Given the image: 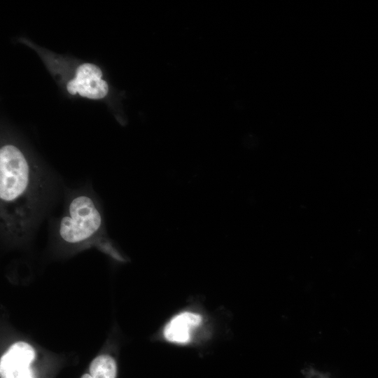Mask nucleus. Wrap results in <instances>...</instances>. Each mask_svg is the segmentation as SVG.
I'll return each mask as SVG.
<instances>
[{
	"mask_svg": "<svg viewBox=\"0 0 378 378\" xmlns=\"http://www.w3.org/2000/svg\"><path fill=\"white\" fill-rule=\"evenodd\" d=\"M302 373L304 378H332L330 373L319 370L312 365L304 368Z\"/></svg>",
	"mask_w": 378,
	"mask_h": 378,
	"instance_id": "0eeeda50",
	"label": "nucleus"
},
{
	"mask_svg": "<svg viewBox=\"0 0 378 378\" xmlns=\"http://www.w3.org/2000/svg\"><path fill=\"white\" fill-rule=\"evenodd\" d=\"M202 321V316L196 312L187 311L179 313L167 323L163 335L167 341L172 343L187 344Z\"/></svg>",
	"mask_w": 378,
	"mask_h": 378,
	"instance_id": "39448f33",
	"label": "nucleus"
},
{
	"mask_svg": "<svg viewBox=\"0 0 378 378\" xmlns=\"http://www.w3.org/2000/svg\"><path fill=\"white\" fill-rule=\"evenodd\" d=\"M102 216L94 200L79 195L69 203L59 225L60 238L68 244H79L94 237L102 228Z\"/></svg>",
	"mask_w": 378,
	"mask_h": 378,
	"instance_id": "f03ea898",
	"label": "nucleus"
},
{
	"mask_svg": "<svg viewBox=\"0 0 378 378\" xmlns=\"http://www.w3.org/2000/svg\"><path fill=\"white\" fill-rule=\"evenodd\" d=\"M116 372L114 358L110 355L102 354L93 359L89 367V374H84L81 378H115Z\"/></svg>",
	"mask_w": 378,
	"mask_h": 378,
	"instance_id": "423d86ee",
	"label": "nucleus"
},
{
	"mask_svg": "<svg viewBox=\"0 0 378 378\" xmlns=\"http://www.w3.org/2000/svg\"><path fill=\"white\" fill-rule=\"evenodd\" d=\"M102 77V70L97 65L90 63L80 64L76 69L74 78L67 83L66 89L71 94L78 93L88 99L104 98L108 92V85Z\"/></svg>",
	"mask_w": 378,
	"mask_h": 378,
	"instance_id": "20e7f679",
	"label": "nucleus"
},
{
	"mask_svg": "<svg viewBox=\"0 0 378 378\" xmlns=\"http://www.w3.org/2000/svg\"><path fill=\"white\" fill-rule=\"evenodd\" d=\"M35 357V350L29 343L13 344L1 358V378H34L31 364Z\"/></svg>",
	"mask_w": 378,
	"mask_h": 378,
	"instance_id": "7ed1b4c3",
	"label": "nucleus"
},
{
	"mask_svg": "<svg viewBox=\"0 0 378 378\" xmlns=\"http://www.w3.org/2000/svg\"><path fill=\"white\" fill-rule=\"evenodd\" d=\"M40 172L13 144L0 149V221L8 237L21 238L31 228L43 186Z\"/></svg>",
	"mask_w": 378,
	"mask_h": 378,
	"instance_id": "f257e3e1",
	"label": "nucleus"
}]
</instances>
